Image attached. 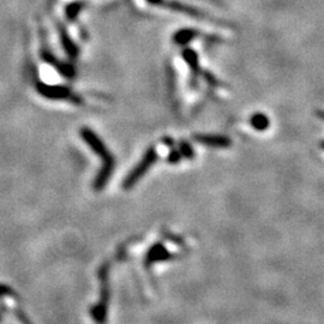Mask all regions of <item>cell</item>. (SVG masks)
<instances>
[{
  "label": "cell",
  "instance_id": "obj_4",
  "mask_svg": "<svg viewBox=\"0 0 324 324\" xmlns=\"http://www.w3.org/2000/svg\"><path fill=\"white\" fill-rule=\"evenodd\" d=\"M161 6H166L167 9L172 10V11H177V12L184 13V15L190 16V17H192V18H196V19H204V18H206L205 13H203L201 10H198V9H196V8H192V6L181 4V3H178V2H167V3L164 2L161 4Z\"/></svg>",
  "mask_w": 324,
  "mask_h": 324
},
{
  "label": "cell",
  "instance_id": "obj_7",
  "mask_svg": "<svg viewBox=\"0 0 324 324\" xmlns=\"http://www.w3.org/2000/svg\"><path fill=\"white\" fill-rule=\"evenodd\" d=\"M198 30L192 28L180 29L174 34L173 41L177 44H179V46H186V44L190 43L191 41H194L196 37L198 36Z\"/></svg>",
  "mask_w": 324,
  "mask_h": 324
},
{
  "label": "cell",
  "instance_id": "obj_6",
  "mask_svg": "<svg viewBox=\"0 0 324 324\" xmlns=\"http://www.w3.org/2000/svg\"><path fill=\"white\" fill-rule=\"evenodd\" d=\"M37 89H39L40 94H42L48 99H66L71 94L67 88L58 87V85L39 84Z\"/></svg>",
  "mask_w": 324,
  "mask_h": 324
},
{
  "label": "cell",
  "instance_id": "obj_1",
  "mask_svg": "<svg viewBox=\"0 0 324 324\" xmlns=\"http://www.w3.org/2000/svg\"><path fill=\"white\" fill-rule=\"evenodd\" d=\"M81 136L83 137L84 142L91 148V150L94 151L96 155H99L102 160V167L100 170V173L105 175H111L114 168V158H113L112 154L109 153L105 143L99 138L98 134L92 132L89 129H83L81 131Z\"/></svg>",
  "mask_w": 324,
  "mask_h": 324
},
{
  "label": "cell",
  "instance_id": "obj_9",
  "mask_svg": "<svg viewBox=\"0 0 324 324\" xmlns=\"http://www.w3.org/2000/svg\"><path fill=\"white\" fill-rule=\"evenodd\" d=\"M250 124L256 131H265L270 126V120L264 113H254L251 115Z\"/></svg>",
  "mask_w": 324,
  "mask_h": 324
},
{
  "label": "cell",
  "instance_id": "obj_15",
  "mask_svg": "<svg viewBox=\"0 0 324 324\" xmlns=\"http://www.w3.org/2000/svg\"><path fill=\"white\" fill-rule=\"evenodd\" d=\"M148 3L151 5H157V6H161L162 3H164V0H147Z\"/></svg>",
  "mask_w": 324,
  "mask_h": 324
},
{
  "label": "cell",
  "instance_id": "obj_13",
  "mask_svg": "<svg viewBox=\"0 0 324 324\" xmlns=\"http://www.w3.org/2000/svg\"><path fill=\"white\" fill-rule=\"evenodd\" d=\"M181 161V154L179 153L178 149H172L170 154L167 155V162L171 165L179 164Z\"/></svg>",
  "mask_w": 324,
  "mask_h": 324
},
{
  "label": "cell",
  "instance_id": "obj_8",
  "mask_svg": "<svg viewBox=\"0 0 324 324\" xmlns=\"http://www.w3.org/2000/svg\"><path fill=\"white\" fill-rule=\"evenodd\" d=\"M182 59L185 60V63L188 64V66L190 67L192 74L198 75L201 74V65H199V58L198 54L196 53V51L192 48H185L182 51Z\"/></svg>",
  "mask_w": 324,
  "mask_h": 324
},
{
  "label": "cell",
  "instance_id": "obj_18",
  "mask_svg": "<svg viewBox=\"0 0 324 324\" xmlns=\"http://www.w3.org/2000/svg\"><path fill=\"white\" fill-rule=\"evenodd\" d=\"M320 148H322V149L324 150V141H322V142H320Z\"/></svg>",
  "mask_w": 324,
  "mask_h": 324
},
{
  "label": "cell",
  "instance_id": "obj_11",
  "mask_svg": "<svg viewBox=\"0 0 324 324\" xmlns=\"http://www.w3.org/2000/svg\"><path fill=\"white\" fill-rule=\"evenodd\" d=\"M61 39H63L64 47H65V50H66L67 53L70 54L71 57L77 56V47L75 46L74 42H71V40L68 39L66 33L65 32H61Z\"/></svg>",
  "mask_w": 324,
  "mask_h": 324
},
{
  "label": "cell",
  "instance_id": "obj_14",
  "mask_svg": "<svg viewBox=\"0 0 324 324\" xmlns=\"http://www.w3.org/2000/svg\"><path fill=\"white\" fill-rule=\"evenodd\" d=\"M82 9V5L81 4H74L71 5L70 8L67 9V16L70 19H75L76 16H77V13L79 10Z\"/></svg>",
  "mask_w": 324,
  "mask_h": 324
},
{
  "label": "cell",
  "instance_id": "obj_5",
  "mask_svg": "<svg viewBox=\"0 0 324 324\" xmlns=\"http://www.w3.org/2000/svg\"><path fill=\"white\" fill-rule=\"evenodd\" d=\"M172 253L165 247L162 244H155L154 246L150 247V250L148 251L147 257H146V263L147 264H154L157 262H164L167 260H171Z\"/></svg>",
  "mask_w": 324,
  "mask_h": 324
},
{
  "label": "cell",
  "instance_id": "obj_10",
  "mask_svg": "<svg viewBox=\"0 0 324 324\" xmlns=\"http://www.w3.org/2000/svg\"><path fill=\"white\" fill-rule=\"evenodd\" d=\"M179 153L181 154V157L184 158H188V160H194L195 158V150L194 148H192V146L190 143L188 142V141H180L179 142Z\"/></svg>",
  "mask_w": 324,
  "mask_h": 324
},
{
  "label": "cell",
  "instance_id": "obj_12",
  "mask_svg": "<svg viewBox=\"0 0 324 324\" xmlns=\"http://www.w3.org/2000/svg\"><path fill=\"white\" fill-rule=\"evenodd\" d=\"M202 77L204 78V81L208 83L209 85H212V87H220V85H222L221 83H220L219 78L216 77L215 75L212 74L210 71H202L201 72Z\"/></svg>",
  "mask_w": 324,
  "mask_h": 324
},
{
  "label": "cell",
  "instance_id": "obj_17",
  "mask_svg": "<svg viewBox=\"0 0 324 324\" xmlns=\"http://www.w3.org/2000/svg\"><path fill=\"white\" fill-rule=\"evenodd\" d=\"M164 143L166 144V146L172 147V146H173V140H172V138H164Z\"/></svg>",
  "mask_w": 324,
  "mask_h": 324
},
{
  "label": "cell",
  "instance_id": "obj_3",
  "mask_svg": "<svg viewBox=\"0 0 324 324\" xmlns=\"http://www.w3.org/2000/svg\"><path fill=\"white\" fill-rule=\"evenodd\" d=\"M194 140L199 144L212 148H228L232 146V140L223 134L197 133L194 134Z\"/></svg>",
  "mask_w": 324,
  "mask_h": 324
},
{
  "label": "cell",
  "instance_id": "obj_16",
  "mask_svg": "<svg viewBox=\"0 0 324 324\" xmlns=\"http://www.w3.org/2000/svg\"><path fill=\"white\" fill-rule=\"evenodd\" d=\"M316 115L318 117L319 119H322L323 122H324V111H322V109H318V111L316 112Z\"/></svg>",
  "mask_w": 324,
  "mask_h": 324
},
{
  "label": "cell",
  "instance_id": "obj_2",
  "mask_svg": "<svg viewBox=\"0 0 324 324\" xmlns=\"http://www.w3.org/2000/svg\"><path fill=\"white\" fill-rule=\"evenodd\" d=\"M157 157L158 155H157L156 149H155L154 147H150L149 149L146 151V154L143 155L142 160H141L138 164L134 166L133 170L127 174V177L123 182L124 189H125V190H129V189L132 188V186L136 184V182L138 181L148 171H149V168L153 166L155 162H156Z\"/></svg>",
  "mask_w": 324,
  "mask_h": 324
}]
</instances>
